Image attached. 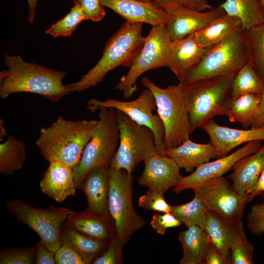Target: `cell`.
<instances>
[{"mask_svg":"<svg viewBox=\"0 0 264 264\" xmlns=\"http://www.w3.org/2000/svg\"><path fill=\"white\" fill-rule=\"evenodd\" d=\"M6 205L19 222L34 231L45 246L54 253L61 246L63 225L76 213L68 208L53 205L45 209L36 208L21 199H10Z\"/></svg>","mask_w":264,"mask_h":264,"instance_id":"cell-9","label":"cell"},{"mask_svg":"<svg viewBox=\"0 0 264 264\" xmlns=\"http://www.w3.org/2000/svg\"><path fill=\"white\" fill-rule=\"evenodd\" d=\"M193 190L209 211L230 223L242 220L244 208L250 202L248 195L237 192L223 176L208 180Z\"/></svg>","mask_w":264,"mask_h":264,"instance_id":"cell-13","label":"cell"},{"mask_svg":"<svg viewBox=\"0 0 264 264\" xmlns=\"http://www.w3.org/2000/svg\"><path fill=\"white\" fill-rule=\"evenodd\" d=\"M108 175L109 213L114 221L117 235L125 244L146 222L133 206L132 174L125 169L110 168Z\"/></svg>","mask_w":264,"mask_h":264,"instance_id":"cell-8","label":"cell"},{"mask_svg":"<svg viewBox=\"0 0 264 264\" xmlns=\"http://www.w3.org/2000/svg\"><path fill=\"white\" fill-rule=\"evenodd\" d=\"M193 32L187 36L171 42L168 68L179 82L200 62L211 47L199 45Z\"/></svg>","mask_w":264,"mask_h":264,"instance_id":"cell-19","label":"cell"},{"mask_svg":"<svg viewBox=\"0 0 264 264\" xmlns=\"http://www.w3.org/2000/svg\"><path fill=\"white\" fill-rule=\"evenodd\" d=\"M247 63L245 32L240 26L211 47L198 65L179 83L185 86L215 77L234 78Z\"/></svg>","mask_w":264,"mask_h":264,"instance_id":"cell-4","label":"cell"},{"mask_svg":"<svg viewBox=\"0 0 264 264\" xmlns=\"http://www.w3.org/2000/svg\"><path fill=\"white\" fill-rule=\"evenodd\" d=\"M6 137L0 144V173L12 176L22 169L26 160V147L22 140L11 135Z\"/></svg>","mask_w":264,"mask_h":264,"instance_id":"cell-29","label":"cell"},{"mask_svg":"<svg viewBox=\"0 0 264 264\" xmlns=\"http://www.w3.org/2000/svg\"><path fill=\"white\" fill-rule=\"evenodd\" d=\"M98 122L95 119L73 121L59 116L50 126L40 128L36 145L45 160L73 169L80 162Z\"/></svg>","mask_w":264,"mask_h":264,"instance_id":"cell-2","label":"cell"},{"mask_svg":"<svg viewBox=\"0 0 264 264\" xmlns=\"http://www.w3.org/2000/svg\"><path fill=\"white\" fill-rule=\"evenodd\" d=\"M264 169V145L256 152L237 162L228 176L235 190L248 195Z\"/></svg>","mask_w":264,"mask_h":264,"instance_id":"cell-23","label":"cell"},{"mask_svg":"<svg viewBox=\"0 0 264 264\" xmlns=\"http://www.w3.org/2000/svg\"><path fill=\"white\" fill-rule=\"evenodd\" d=\"M261 195L263 196L264 201V193L262 194Z\"/></svg>","mask_w":264,"mask_h":264,"instance_id":"cell-54","label":"cell"},{"mask_svg":"<svg viewBox=\"0 0 264 264\" xmlns=\"http://www.w3.org/2000/svg\"><path fill=\"white\" fill-rule=\"evenodd\" d=\"M141 83L155 98L157 114L164 127L165 149L177 147L189 139L190 126L184 86L179 83L162 88L147 77L142 78Z\"/></svg>","mask_w":264,"mask_h":264,"instance_id":"cell-5","label":"cell"},{"mask_svg":"<svg viewBox=\"0 0 264 264\" xmlns=\"http://www.w3.org/2000/svg\"><path fill=\"white\" fill-rule=\"evenodd\" d=\"M244 32L248 63L264 82V21Z\"/></svg>","mask_w":264,"mask_h":264,"instance_id":"cell-31","label":"cell"},{"mask_svg":"<svg viewBox=\"0 0 264 264\" xmlns=\"http://www.w3.org/2000/svg\"><path fill=\"white\" fill-rule=\"evenodd\" d=\"M230 260L225 258L211 242L208 248L205 259V264H227Z\"/></svg>","mask_w":264,"mask_h":264,"instance_id":"cell-47","label":"cell"},{"mask_svg":"<svg viewBox=\"0 0 264 264\" xmlns=\"http://www.w3.org/2000/svg\"><path fill=\"white\" fill-rule=\"evenodd\" d=\"M165 155L172 158L180 168L192 173L200 165L218 158L215 148L210 143L194 142L190 139L177 147L166 149Z\"/></svg>","mask_w":264,"mask_h":264,"instance_id":"cell-24","label":"cell"},{"mask_svg":"<svg viewBox=\"0 0 264 264\" xmlns=\"http://www.w3.org/2000/svg\"><path fill=\"white\" fill-rule=\"evenodd\" d=\"M49 163L39 184L42 192L59 203L75 196L77 188L73 169L59 162Z\"/></svg>","mask_w":264,"mask_h":264,"instance_id":"cell-20","label":"cell"},{"mask_svg":"<svg viewBox=\"0 0 264 264\" xmlns=\"http://www.w3.org/2000/svg\"><path fill=\"white\" fill-rule=\"evenodd\" d=\"M181 224V222L171 212H156L153 215L150 222L152 227L161 235H164L168 229L179 227Z\"/></svg>","mask_w":264,"mask_h":264,"instance_id":"cell-41","label":"cell"},{"mask_svg":"<svg viewBox=\"0 0 264 264\" xmlns=\"http://www.w3.org/2000/svg\"><path fill=\"white\" fill-rule=\"evenodd\" d=\"M171 42L166 24L152 27L129 70L114 89L121 91L125 98H130L138 90L136 81L141 75L150 70L168 67Z\"/></svg>","mask_w":264,"mask_h":264,"instance_id":"cell-10","label":"cell"},{"mask_svg":"<svg viewBox=\"0 0 264 264\" xmlns=\"http://www.w3.org/2000/svg\"><path fill=\"white\" fill-rule=\"evenodd\" d=\"M6 70L0 72V97L2 99L19 92L40 95L53 103L70 91L63 83L66 72L24 61L19 55L5 54Z\"/></svg>","mask_w":264,"mask_h":264,"instance_id":"cell-1","label":"cell"},{"mask_svg":"<svg viewBox=\"0 0 264 264\" xmlns=\"http://www.w3.org/2000/svg\"><path fill=\"white\" fill-rule=\"evenodd\" d=\"M142 23L125 22L105 44L102 56L94 66L78 81L66 85L69 90L84 91L96 86L116 67L130 68L144 43Z\"/></svg>","mask_w":264,"mask_h":264,"instance_id":"cell-3","label":"cell"},{"mask_svg":"<svg viewBox=\"0 0 264 264\" xmlns=\"http://www.w3.org/2000/svg\"><path fill=\"white\" fill-rule=\"evenodd\" d=\"M154 2L168 13L179 9L202 11L213 8L207 0H154Z\"/></svg>","mask_w":264,"mask_h":264,"instance_id":"cell-40","label":"cell"},{"mask_svg":"<svg viewBox=\"0 0 264 264\" xmlns=\"http://www.w3.org/2000/svg\"><path fill=\"white\" fill-rule=\"evenodd\" d=\"M247 227L256 235L264 233V201L253 205L247 217Z\"/></svg>","mask_w":264,"mask_h":264,"instance_id":"cell-42","label":"cell"},{"mask_svg":"<svg viewBox=\"0 0 264 264\" xmlns=\"http://www.w3.org/2000/svg\"><path fill=\"white\" fill-rule=\"evenodd\" d=\"M169 13L171 20L166 28L171 41L183 38L226 14L220 5L207 12L179 9Z\"/></svg>","mask_w":264,"mask_h":264,"instance_id":"cell-18","label":"cell"},{"mask_svg":"<svg viewBox=\"0 0 264 264\" xmlns=\"http://www.w3.org/2000/svg\"><path fill=\"white\" fill-rule=\"evenodd\" d=\"M36 264H55V253L49 250L40 240L34 247Z\"/></svg>","mask_w":264,"mask_h":264,"instance_id":"cell-45","label":"cell"},{"mask_svg":"<svg viewBox=\"0 0 264 264\" xmlns=\"http://www.w3.org/2000/svg\"><path fill=\"white\" fill-rule=\"evenodd\" d=\"M84 20L85 19L81 7L79 2L75 3L69 12L48 28L45 33L53 37L70 36Z\"/></svg>","mask_w":264,"mask_h":264,"instance_id":"cell-36","label":"cell"},{"mask_svg":"<svg viewBox=\"0 0 264 264\" xmlns=\"http://www.w3.org/2000/svg\"><path fill=\"white\" fill-rule=\"evenodd\" d=\"M144 168L139 183L149 189L164 194L175 187L182 176L180 168L170 157L154 153L144 161Z\"/></svg>","mask_w":264,"mask_h":264,"instance_id":"cell-15","label":"cell"},{"mask_svg":"<svg viewBox=\"0 0 264 264\" xmlns=\"http://www.w3.org/2000/svg\"><path fill=\"white\" fill-rule=\"evenodd\" d=\"M125 245L116 235L109 242L103 252L92 262L93 264H123V247Z\"/></svg>","mask_w":264,"mask_h":264,"instance_id":"cell-38","label":"cell"},{"mask_svg":"<svg viewBox=\"0 0 264 264\" xmlns=\"http://www.w3.org/2000/svg\"><path fill=\"white\" fill-rule=\"evenodd\" d=\"M85 20H90L94 22L101 21L106 15L104 6L100 0H79Z\"/></svg>","mask_w":264,"mask_h":264,"instance_id":"cell-43","label":"cell"},{"mask_svg":"<svg viewBox=\"0 0 264 264\" xmlns=\"http://www.w3.org/2000/svg\"><path fill=\"white\" fill-rule=\"evenodd\" d=\"M28 6L29 22L33 23L34 21L36 6L38 0H27Z\"/></svg>","mask_w":264,"mask_h":264,"instance_id":"cell-49","label":"cell"},{"mask_svg":"<svg viewBox=\"0 0 264 264\" xmlns=\"http://www.w3.org/2000/svg\"><path fill=\"white\" fill-rule=\"evenodd\" d=\"M143 1H146V2H151V1H154V0H139Z\"/></svg>","mask_w":264,"mask_h":264,"instance_id":"cell-52","label":"cell"},{"mask_svg":"<svg viewBox=\"0 0 264 264\" xmlns=\"http://www.w3.org/2000/svg\"><path fill=\"white\" fill-rule=\"evenodd\" d=\"M262 145L260 141L249 142L229 155L200 165L190 175L182 176L178 184L173 188V191L176 193H180L187 189L193 190L208 180L222 176L231 170L239 160L254 153Z\"/></svg>","mask_w":264,"mask_h":264,"instance_id":"cell-14","label":"cell"},{"mask_svg":"<svg viewBox=\"0 0 264 264\" xmlns=\"http://www.w3.org/2000/svg\"><path fill=\"white\" fill-rule=\"evenodd\" d=\"M79 0H73L74 3H77L79 1Z\"/></svg>","mask_w":264,"mask_h":264,"instance_id":"cell-53","label":"cell"},{"mask_svg":"<svg viewBox=\"0 0 264 264\" xmlns=\"http://www.w3.org/2000/svg\"><path fill=\"white\" fill-rule=\"evenodd\" d=\"M60 239L61 245L72 247L81 255L86 264H92L109 243L88 237L65 224L62 228Z\"/></svg>","mask_w":264,"mask_h":264,"instance_id":"cell-26","label":"cell"},{"mask_svg":"<svg viewBox=\"0 0 264 264\" xmlns=\"http://www.w3.org/2000/svg\"><path fill=\"white\" fill-rule=\"evenodd\" d=\"M6 129L5 128L3 120L1 119L0 120V141H3L4 137L7 136Z\"/></svg>","mask_w":264,"mask_h":264,"instance_id":"cell-50","label":"cell"},{"mask_svg":"<svg viewBox=\"0 0 264 264\" xmlns=\"http://www.w3.org/2000/svg\"><path fill=\"white\" fill-rule=\"evenodd\" d=\"M138 205L146 210L160 213L170 212L172 207L165 200L163 193L150 189L139 198Z\"/></svg>","mask_w":264,"mask_h":264,"instance_id":"cell-39","label":"cell"},{"mask_svg":"<svg viewBox=\"0 0 264 264\" xmlns=\"http://www.w3.org/2000/svg\"><path fill=\"white\" fill-rule=\"evenodd\" d=\"M233 224L226 221L215 213L209 211L204 228L210 242L228 260Z\"/></svg>","mask_w":264,"mask_h":264,"instance_id":"cell-30","label":"cell"},{"mask_svg":"<svg viewBox=\"0 0 264 264\" xmlns=\"http://www.w3.org/2000/svg\"><path fill=\"white\" fill-rule=\"evenodd\" d=\"M261 94H245L231 101L225 112L229 121L242 125L254 114L261 99Z\"/></svg>","mask_w":264,"mask_h":264,"instance_id":"cell-35","label":"cell"},{"mask_svg":"<svg viewBox=\"0 0 264 264\" xmlns=\"http://www.w3.org/2000/svg\"><path fill=\"white\" fill-rule=\"evenodd\" d=\"M178 240L182 248L180 264H204L210 242L204 229L192 225L179 232Z\"/></svg>","mask_w":264,"mask_h":264,"instance_id":"cell-25","label":"cell"},{"mask_svg":"<svg viewBox=\"0 0 264 264\" xmlns=\"http://www.w3.org/2000/svg\"><path fill=\"white\" fill-rule=\"evenodd\" d=\"M241 26L240 20L225 14L195 32L198 44L203 47H211L218 44L233 31Z\"/></svg>","mask_w":264,"mask_h":264,"instance_id":"cell-27","label":"cell"},{"mask_svg":"<svg viewBox=\"0 0 264 264\" xmlns=\"http://www.w3.org/2000/svg\"><path fill=\"white\" fill-rule=\"evenodd\" d=\"M242 126L245 128L264 127V90L261 94L260 102L254 114Z\"/></svg>","mask_w":264,"mask_h":264,"instance_id":"cell-46","label":"cell"},{"mask_svg":"<svg viewBox=\"0 0 264 264\" xmlns=\"http://www.w3.org/2000/svg\"><path fill=\"white\" fill-rule=\"evenodd\" d=\"M233 78L215 77L184 86L191 134L218 115H224L231 101Z\"/></svg>","mask_w":264,"mask_h":264,"instance_id":"cell-7","label":"cell"},{"mask_svg":"<svg viewBox=\"0 0 264 264\" xmlns=\"http://www.w3.org/2000/svg\"><path fill=\"white\" fill-rule=\"evenodd\" d=\"M208 135L218 158L225 156L241 144L253 141H264V127L250 129H237L218 124L213 119L200 127Z\"/></svg>","mask_w":264,"mask_h":264,"instance_id":"cell-17","label":"cell"},{"mask_svg":"<svg viewBox=\"0 0 264 264\" xmlns=\"http://www.w3.org/2000/svg\"><path fill=\"white\" fill-rule=\"evenodd\" d=\"M57 264H86L81 255L70 246L61 244L55 253Z\"/></svg>","mask_w":264,"mask_h":264,"instance_id":"cell-44","label":"cell"},{"mask_svg":"<svg viewBox=\"0 0 264 264\" xmlns=\"http://www.w3.org/2000/svg\"><path fill=\"white\" fill-rule=\"evenodd\" d=\"M261 4H262V6L263 10V12H264V0H261Z\"/></svg>","mask_w":264,"mask_h":264,"instance_id":"cell-51","label":"cell"},{"mask_svg":"<svg viewBox=\"0 0 264 264\" xmlns=\"http://www.w3.org/2000/svg\"><path fill=\"white\" fill-rule=\"evenodd\" d=\"M98 111L97 125L84 149L80 162L73 168L77 189L81 188L86 174L92 168H110L119 144L116 110L102 108Z\"/></svg>","mask_w":264,"mask_h":264,"instance_id":"cell-6","label":"cell"},{"mask_svg":"<svg viewBox=\"0 0 264 264\" xmlns=\"http://www.w3.org/2000/svg\"><path fill=\"white\" fill-rule=\"evenodd\" d=\"M0 264H35L34 247L7 248L0 252Z\"/></svg>","mask_w":264,"mask_h":264,"instance_id":"cell-37","label":"cell"},{"mask_svg":"<svg viewBox=\"0 0 264 264\" xmlns=\"http://www.w3.org/2000/svg\"><path fill=\"white\" fill-rule=\"evenodd\" d=\"M65 224V223H64ZM65 225L91 238L109 243L117 231L110 215L89 212H77L65 222Z\"/></svg>","mask_w":264,"mask_h":264,"instance_id":"cell-21","label":"cell"},{"mask_svg":"<svg viewBox=\"0 0 264 264\" xmlns=\"http://www.w3.org/2000/svg\"><path fill=\"white\" fill-rule=\"evenodd\" d=\"M109 169L96 166L86 174L81 186L85 194L86 211L94 214H110L108 207Z\"/></svg>","mask_w":264,"mask_h":264,"instance_id":"cell-22","label":"cell"},{"mask_svg":"<svg viewBox=\"0 0 264 264\" xmlns=\"http://www.w3.org/2000/svg\"><path fill=\"white\" fill-rule=\"evenodd\" d=\"M232 264L254 263V247L248 241L241 220L234 222L230 244Z\"/></svg>","mask_w":264,"mask_h":264,"instance_id":"cell-34","label":"cell"},{"mask_svg":"<svg viewBox=\"0 0 264 264\" xmlns=\"http://www.w3.org/2000/svg\"><path fill=\"white\" fill-rule=\"evenodd\" d=\"M108 7L126 21L146 23L155 27L167 24L171 20V14L154 1L139 0H100Z\"/></svg>","mask_w":264,"mask_h":264,"instance_id":"cell-16","label":"cell"},{"mask_svg":"<svg viewBox=\"0 0 264 264\" xmlns=\"http://www.w3.org/2000/svg\"><path fill=\"white\" fill-rule=\"evenodd\" d=\"M264 82L248 63L244 65L234 77L231 88V98L234 100L245 94H262Z\"/></svg>","mask_w":264,"mask_h":264,"instance_id":"cell-32","label":"cell"},{"mask_svg":"<svg viewBox=\"0 0 264 264\" xmlns=\"http://www.w3.org/2000/svg\"><path fill=\"white\" fill-rule=\"evenodd\" d=\"M194 194L190 201L172 206L170 212L187 227L197 225L204 229L209 210L199 197Z\"/></svg>","mask_w":264,"mask_h":264,"instance_id":"cell-33","label":"cell"},{"mask_svg":"<svg viewBox=\"0 0 264 264\" xmlns=\"http://www.w3.org/2000/svg\"><path fill=\"white\" fill-rule=\"evenodd\" d=\"M220 6L226 14L239 18L244 30L264 21L261 0H226Z\"/></svg>","mask_w":264,"mask_h":264,"instance_id":"cell-28","label":"cell"},{"mask_svg":"<svg viewBox=\"0 0 264 264\" xmlns=\"http://www.w3.org/2000/svg\"><path fill=\"white\" fill-rule=\"evenodd\" d=\"M264 193V169L260 175L255 185L248 195L250 201L257 196Z\"/></svg>","mask_w":264,"mask_h":264,"instance_id":"cell-48","label":"cell"},{"mask_svg":"<svg viewBox=\"0 0 264 264\" xmlns=\"http://www.w3.org/2000/svg\"><path fill=\"white\" fill-rule=\"evenodd\" d=\"M116 110L119 141L110 168L125 169L132 174L139 163L155 153L154 136L149 128L138 125L123 112Z\"/></svg>","mask_w":264,"mask_h":264,"instance_id":"cell-11","label":"cell"},{"mask_svg":"<svg viewBox=\"0 0 264 264\" xmlns=\"http://www.w3.org/2000/svg\"><path fill=\"white\" fill-rule=\"evenodd\" d=\"M102 108H113L120 111L138 125L150 129L154 136L155 153L165 155L164 127L159 115L153 113L156 109V101L149 89L146 88L132 101H123L112 98L103 101L92 98L87 102V109L92 113Z\"/></svg>","mask_w":264,"mask_h":264,"instance_id":"cell-12","label":"cell"}]
</instances>
